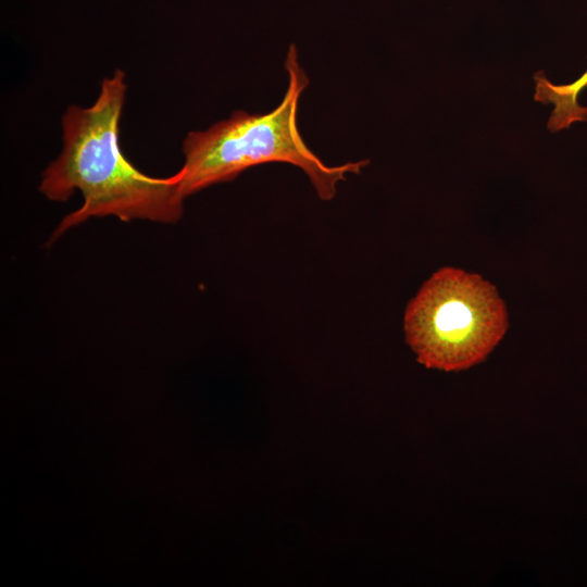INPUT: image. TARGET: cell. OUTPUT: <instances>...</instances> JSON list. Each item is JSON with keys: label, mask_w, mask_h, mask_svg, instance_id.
Listing matches in <instances>:
<instances>
[{"label": "cell", "mask_w": 587, "mask_h": 587, "mask_svg": "<svg viewBox=\"0 0 587 587\" xmlns=\"http://www.w3.org/2000/svg\"><path fill=\"white\" fill-rule=\"evenodd\" d=\"M508 312L496 287L478 274L441 267L407 305V344L427 369L458 372L485 361L503 338Z\"/></svg>", "instance_id": "obj_3"}, {"label": "cell", "mask_w": 587, "mask_h": 587, "mask_svg": "<svg viewBox=\"0 0 587 587\" xmlns=\"http://www.w3.org/2000/svg\"><path fill=\"white\" fill-rule=\"evenodd\" d=\"M534 99L553 105L547 124L549 130L560 132L574 123L587 121V107L578 103V96L587 86V71L575 82L565 85L551 83L541 72L534 75Z\"/></svg>", "instance_id": "obj_4"}, {"label": "cell", "mask_w": 587, "mask_h": 587, "mask_svg": "<svg viewBox=\"0 0 587 587\" xmlns=\"http://www.w3.org/2000/svg\"><path fill=\"white\" fill-rule=\"evenodd\" d=\"M122 70L101 82L90 107L71 105L62 116L63 148L42 173L39 191L49 200L66 201L80 191L84 201L65 215L50 242L91 217L148 220L173 224L183 215L179 171L151 177L136 168L120 146V121L127 84Z\"/></svg>", "instance_id": "obj_1"}, {"label": "cell", "mask_w": 587, "mask_h": 587, "mask_svg": "<svg viewBox=\"0 0 587 587\" xmlns=\"http://www.w3.org/2000/svg\"><path fill=\"white\" fill-rule=\"evenodd\" d=\"M288 87L282 102L268 113L236 110L202 132H190L183 141L185 162L180 192L187 197L212 185L234 180L246 170L272 162L289 163L309 177L320 199L332 200L347 174H360L367 160L337 166L325 164L304 142L297 125L299 99L310 79L301 67L295 45L285 60Z\"/></svg>", "instance_id": "obj_2"}]
</instances>
